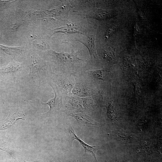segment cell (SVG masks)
I'll use <instances>...</instances> for the list:
<instances>
[{"label":"cell","mask_w":162,"mask_h":162,"mask_svg":"<svg viewBox=\"0 0 162 162\" xmlns=\"http://www.w3.org/2000/svg\"><path fill=\"white\" fill-rule=\"evenodd\" d=\"M27 64L30 69L28 78L38 86L50 78L53 73L51 67L35 53L30 54Z\"/></svg>","instance_id":"obj_1"},{"label":"cell","mask_w":162,"mask_h":162,"mask_svg":"<svg viewBox=\"0 0 162 162\" xmlns=\"http://www.w3.org/2000/svg\"><path fill=\"white\" fill-rule=\"evenodd\" d=\"M50 52L52 59L57 64H62L64 66L69 65L70 68H71L73 75H78L76 70V69L74 67L75 66L74 65L81 63L82 60L78 56L76 53H57L54 51H51Z\"/></svg>","instance_id":"obj_2"},{"label":"cell","mask_w":162,"mask_h":162,"mask_svg":"<svg viewBox=\"0 0 162 162\" xmlns=\"http://www.w3.org/2000/svg\"><path fill=\"white\" fill-rule=\"evenodd\" d=\"M50 79L64 94L72 93V90L75 84L74 76L62 73H53Z\"/></svg>","instance_id":"obj_3"},{"label":"cell","mask_w":162,"mask_h":162,"mask_svg":"<svg viewBox=\"0 0 162 162\" xmlns=\"http://www.w3.org/2000/svg\"><path fill=\"white\" fill-rule=\"evenodd\" d=\"M46 82L52 87L55 94L54 97L47 103H41L43 105H48L49 106L50 110L44 113L50 114L59 110L63 106L65 95L50 78L48 79Z\"/></svg>","instance_id":"obj_4"},{"label":"cell","mask_w":162,"mask_h":162,"mask_svg":"<svg viewBox=\"0 0 162 162\" xmlns=\"http://www.w3.org/2000/svg\"><path fill=\"white\" fill-rule=\"evenodd\" d=\"M64 106L66 110L64 112L71 113L84 112L82 105V98L74 96L72 93L65 95L64 99Z\"/></svg>","instance_id":"obj_5"},{"label":"cell","mask_w":162,"mask_h":162,"mask_svg":"<svg viewBox=\"0 0 162 162\" xmlns=\"http://www.w3.org/2000/svg\"><path fill=\"white\" fill-rule=\"evenodd\" d=\"M75 84L72 91V94L74 96L86 98L91 97L93 94L90 86L88 81H83L79 75L74 76Z\"/></svg>","instance_id":"obj_6"},{"label":"cell","mask_w":162,"mask_h":162,"mask_svg":"<svg viewBox=\"0 0 162 162\" xmlns=\"http://www.w3.org/2000/svg\"><path fill=\"white\" fill-rule=\"evenodd\" d=\"M68 131L70 135L69 142L70 147H72V142L74 140H76L78 141L84 148L85 153L88 152L91 153L94 156L96 161L98 162L96 158V153L97 151L100 149V147L99 146H90L85 143L80 137L77 136L71 126L69 127Z\"/></svg>","instance_id":"obj_7"},{"label":"cell","mask_w":162,"mask_h":162,"mask_svg":"<svg viewBox=\"0 0 162 162\" xmlns=\"http://www.w3.org/2000/svg\"><path fill=\"white\" fill-rule=\"evenodd\" d=\"M68 116L74 118L79 125L86 127H96L99 126V123L93 120L84 112L71 113L65 112Z\"/></svg>","instance_id":"obj_8"},{"label":"cell","mask_w":162,"mask_h":162,"mask_svg":"<svg viewBox=\"0 0 162 162\" xmlns=\"http://www.w3.org/2000/svg\"><path fill=\"white\" fill-rule=\"evenodd\" d=\"M23 69L24 68L22 64L13 60L8 65L0 69V73L2 75H8L13 78L20 74Z\"/></svg>","instance_id":"obj_9"},{"label":"cell","mask_w":162,"mask_h":162,"mask_svg":"<svg viewBox=\"0 0 162 162\" xmlns=\"http://www.w3.org/2000/svg\"><path fill=\"white\" fill-rule=\"evenodd\" d=\"M26 116L22 112L17 111L13 114L9 113L5 120L0 122V130L7 129L15 124L19 119L24 120Z\"/></svg>","instance_id":"obj_10"},{"label":"cell","mask_w":162,"mask_h":162,"mask_svg":"<svg viewBox=\"0 0 162 162\" xmlns=\"http://www.w3.org/2000/svg\"><path fill=\"white\" fill-rule=\"evenodd\" d=\"M80 42L85 45L88 48L92 58L95 57L97 55L95 46V36L93 35L87 36L86 38Z\"/></svg>","instance_id":"obj_11"},{"label":"cell","mask_w":162,"mask_h":162,"mask_svg":"<svg viewBox=\"0 0 162 162\" xmlns=\"http://www.w3.org/2000/svg\"><path fill=\"white\" fill-rule=\"evenodd\" d=\"M0 49L7 54L11 56L14 58L24 54L25 49V47L22 46L12 47L1 44H0Z\"/></svg>","instance_id":"obj_12"},{"label":"cell","mask_w":162,"mask_h":162,"mask_svg":"<svg viewBox=\"0 0 162 162\" xmlns=\"http://www.w3.org/2000/svg\"><path fill=\"white\" fill-rule=\"evenodd\" d=\"M110 13L107 11L98 9L87 15V18H93L100 20H105L110 17Z\"/></svg>","instance_id":"obj_13"},{"label":"cell","mask_w":162,"mask_h":162,"mask_svg":"<svg viewBox=\"0 0 162 162\" xmlns=\"http://www.w3.org/2000/svg\"><path fill=\"white\" fill-rule=\"evenodd\" d=\"M56 32H60L66 34H72L73 33L79 32L78 30L76 28L72 26H65L57 29Z\"/></svg>","instance_id":"obj_14"},{"label":"cell","mask_w":162,"mask_h":162,"mask_svg":"<svg viewBox=\"0 0 162 162\" xmlns=\"http://www.w3.org/2000/svg\"><path fill=\"white\" fill-rule=\"evenodd\" d=\"M33 40V44L38 48L44 50L47 49L45 42L42 38L34 37Z\"/></svg>","instance_id":"obj_15"},{"label":"cell","mask_w":162,"mask_h":162,"mask_svg":"<svg viewBox=\"0 0 162 162\" xmlns=\"http://www.w3.org/2000/svg\"><path fill=\"white\" fill-rule=\"evenodd\" d=\"M106 107L107 109V115L108 116L111 118H114L116 116L112 101L111 100L109 101Z\"/></svg>","instance_id":"obj_16"},{"label":"cell","mask_w":162,"mask_h":162,"mask_svg":"<svg viewBox=\"0 0 162 162\" xmlns=\"http://www.w3.org/2000/svg\"><path fill=\"white\" fill-rule=\"evenodd\" d=\"M114 136L116 137L117 140H127L132 139V136L129 134L122 132H115L114 134Z\"/></svg>","instance_id":"obj_17"},{"label":"cell","mask_w":162,"mask_h":162,"mask_svg":"<svg viewBox=\"0 0 162 162\" xmlns=\"http://www.w3.org/2000/svg\"><path fill=\"white\" fill-rule=\"evenodd\" d=\"M104 57L110 60H112L115 59V55L114 50L110 47L106 48L105 51Z\"/></svg>","instance_id":"obj_18"},{"label":"cell","mask_w":162,"mask_h":162,"mask_svg":"<svg viewBox=\"0 0 162 162\" xmlns=\"http://www.w3.org/2000/svg\"><path fill=\"white\" fill-rule=\"evenodd\" d=\"M124 61L125 64L129 65L130 63V57L128 56H125L124 58Z\"/></svg>","instance_id":"obj_19"},{"label":"cell","mask_w":162,"mask_h":162,"mask_svg":"<svg viewBox=\"0 0 162 162\" xmlns=\"http://www.w3.org/2000/svg\"><path fill=\"white\" fill-rule=\"evenodd\" d=\"M116 30V28L114 26H112L110 28L108 31L107 34L106 35V37H108V36H110V34L115 32Z\"/></svg>","instance_id":"obj_20"},{"label":"cell","mask_w":162,"mask_h":162,"mask_svg":"<svg viewBox=\"0 0 162 162\" xmlns=\"http://www.w3.org/2000/svg\"><path fill=\"white\" fill-rule=\"evenodd\" d=\"M3 59L2 57L0 56V64H1L3 62Z\"/></svg>","instance_id":"obj_21"},{"label":"cell","mask_w":162,"mask_h":162,"mask_svg":"<svg viewBox=\"0 0 162 162\" xmlns=\"http://www.w3.org/2000/svg\"><path fill=\"white\" fill-rule=\"evenodd\" d=\"M26 162V161H24V162ZM35 162H50V161H47V162H45V161H36Z\"/></svg>","instance_id":"obj_22"},{"label":"cell","mask_w":162,"mask_h":162,"mask_svg":"<svg viewBox=\"0 0 162 162\" xmlns=\"http://www.w3.org/2000/svg\"><path fill=\"white\" fill-rule=\"evenodd\" d=\"M2 146H0V149L3 147Z\"/></svg>","instance_id":"obj_23"}]
</instances>
